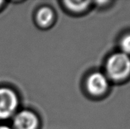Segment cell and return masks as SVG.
Listing matches in <instances>:
<instances>
[{
	"label": "cell",
	"instance_id": "52a82bcc",
	"mask_svg": "<svg viewBox=\"0 0 130 129\" xmlns=\"http://www.w3.org/2000/svg\"><path fill=\"white\" fill-rule=\"evenodd\" d=\"M121 52L130 56V33L123 36L120 41Z\"/></svg>",
	"mask_w": 130,
	"mask_h": 129
},
{
	"label": "cell",
	"instance_id": "9c48e42d",
	"mask_svg": "<svg viewBox=\"0 0 130 129\" xmlns=\"http://www.w3.org/2000/svg\"><path fill=\"white\" fill-rule=\"evenodd\" d=\"M3 4H4V2H3V1H0V7L2 6V5Z\"/></svg>",
	"mask_w": 130,
	"mask_h": 129
},
{
	"label": "cell",
	"instance_id": "6da1fadb",
	"mask_svg": "<svg viewBox=\"0 0 130 129\" xmlns=\"http://www.w3.org/2000/svg\"><path fill=\"white\" fill-rule=\"evenodd\" d=\"M106 75L113 81H122L130 75V56L122 52L113 53L106 64Z\"/></svg>",
	"mask_w": 130,
	"mask_h": 129
},
{
	"label": "cell",
	"instance_id": "3957f363",
	"mask_svg": "<svg viewBox=\"0 0 130 129\" xmlns=\"http://www.w3.org/2000/svg\"><path fill=\"white\" fill-rule=\"evenodd\" d=\"M109 86V78L106 74L99 71L90 74L86 80L88 92L93 96L104 95L108 90Z\"/></svg>",
	"mask_w": 130,
	"mask_h": 129
},
{
	"label": "cell",
	"instance_id": "8992f818",
	"mask_svg": "<svg viewBox=\"0 0 130 129\" xmlns=\"http://www.w3.org/2000/svg\"><path fill=\"white\" fill-rule=\"evenodd\" d=\"M90 2H81V1H66L64 2L65 6L69 11L74 13H81L86 10L90 6Z\"/></svg>",
	"mask_w": 130,
	"mask_h": 129
},
{
	"label": "cell",
	"instance_id": "7a4b0ae2",
	"mask_svg": "<svg viewBox=\"0 0 130 129\" xmlns=\"http://www.w3.org/2000/svg\"><path fill=\"white\" fill-rule=\"evenodd\" d=\"M18 105V97L14 90L8 87H0V119L11 117Z\"/></svg>",
	"mask_w": 130,
	"mask_h": 129
},
{
	"label": "cell",
	"instance_id": "ba28073f",
	"mask_svg": "<svg viewBox=\"0 0 130 129\" xmlns=\"http://www.w3.org/2000/svg\"><path fill=\"white\" fill-rule=\"evenodd\" d=\"M0 129H12L8 126H6V125H2L0 126Z\"/></svg>",
	"mask_w": 130,
	"mask_h": 129
},
{
	"label": "cell",
	"instance_id": "5b68a950",
	"mask_svg": "<svg viewBox=\"0 0 130 129\" xmlns=\"http://www.w3.org/2000/svg\"><path fill=\"white\" fill-rule=\"evenodd\" d=\"M36 19L39 26L43 28H46L53 23L54 20V13L53 10L49 7H42L38 11Z\"/></svg>",
	"mask_w": 130,
	"mask_h": 129
},
{
	"label": "cell",
	"instance_id": "277c9868",
	"mask_svg": "<svg viewBox=\"0 0 130 129\" xmlns=\"http://www.w3.org/2000/svg\"><path fill=\"white\" fill-rule=\"evenodd\" d=\"M13 125L15 129H38L39 119L34 112L22 110L15 116Z\"/></svg>",
	"mask_w": 130,
	"mask_h": 129
}]
</instances>
